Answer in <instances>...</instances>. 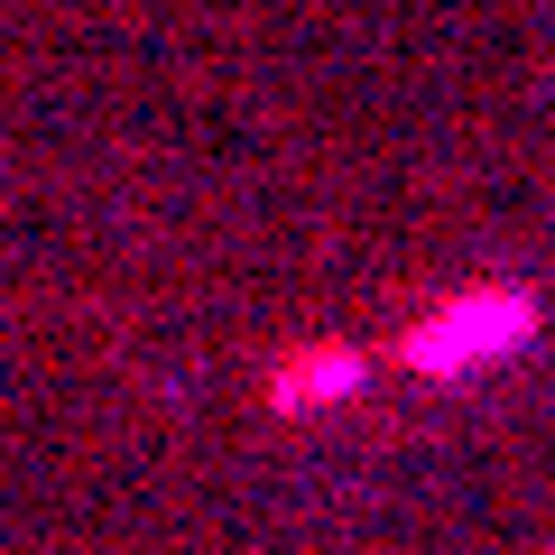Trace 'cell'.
<instances>
[{"label": "cell", "instance_id": "obj_1", "mask_svg": "<svg viewBox=\"0 0 555 555\" xmlns=\"http://www.w3.org/2000/svg\"><path fill=\"white\" fill-rule=\"evenodd\" d=\"M537 324H546V306H537L528 287H463V297H444L426 324L398 334V361H408L416 379H463V371H491V361L528 352Z\"/></svg>", "mask_w": 555, "mask_h": 555}, {"label": "cell", "instance_id": "obj_2", "mask_svg": "<svg viewBox=\"0 0 555 555\" xmlns=\"http://www.w3.org/2000/svg\"><path fill=\"white\" fill-rule=\"evenodd\" d=\"M361 389V352L352 343H297V352L269 371V408L278 416H306V408H334V398Z\"/></svg>", "mask_w": 555, "mask_h": 555}]
</instances>
